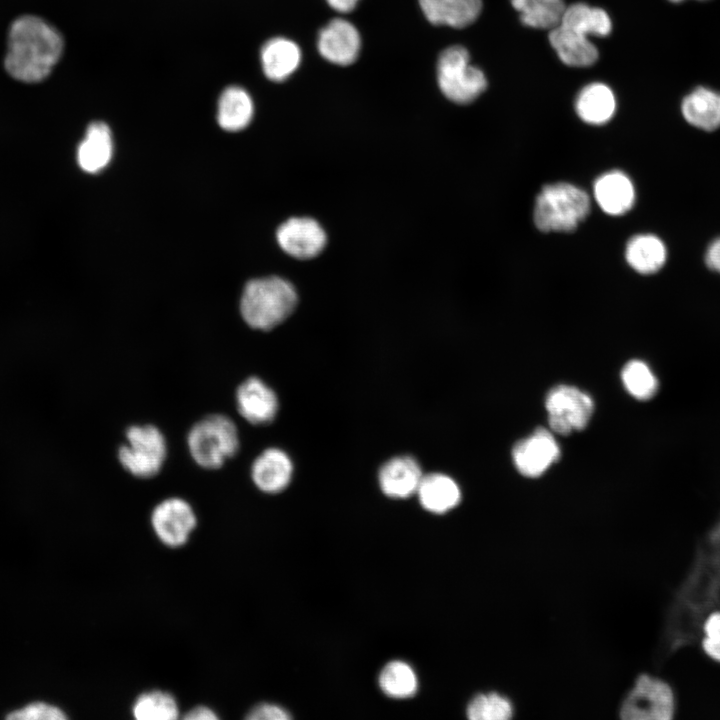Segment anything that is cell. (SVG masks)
<instances>
[{"mask_svg": "<svg viewBox=\"0 0 720 720\" xmlns=\"http://www.w3.org/2000/svg\"><path fill=\"white\" fill-rule=\"evenodd\" d=\"M666 255L664 243L651 234L631 238L625 251L628 264L641 274L657 272L664 265Z\"/></svg>", "mask_w": 720, "mask_h": 720, "instance_id": "cell-25", "label": "cell"}, {"mask_svg": "<svg viewBox=\"0 0 720 720\" xmlns=\"http://www.w3.org/2000/svg\"><path fill=\"white\" fill-rule=\"evenodd\" d=\"M150 521L158 540L170 548L184 546L197 526L193 507L180 497L159 502L151 512Z\"/></svg>", "mask_w": 720, "mask_h": 720, "instance_id": "cell-9", "label": "cell"}, {"mask_svg": "<svg viewBox=\"0 0 720 720\" xmlns=\"http://www.w3.org/2000/svg\"><path fill=\"white\" fill-rule=\"evenodd\" d=\"M466 714L470 720H507L513 715V706L497 692L481 693L468 703Z\"/></svg>", "mask_w": 720, "mask_h": 720, "instance_id": "cell-31", "label": "cell"}, {"mask_svg": "<svg viewBox=\"0 0 720 720\" xmlns=\"http://www.w3.org/2000/svg\"><path fill=\"white\" fill-rule=\"evenodd\" d=\"M277 241L289 255L298 259L317 256L325 247L326 235L311 218H291L277 230Z\"/></svg>", "mask_w": 720, "mask_h": 720, "instance_id": "cell-11", "label": "cell"}, {"mask_svg": "<svg viewBox=\"0 0 720 720\" xmlns=\"http://www.w3.org/2000/svg\"><path fill=\"white\" fill-rule=\"evenodd\" d=\"M239 414L253 425H265L273 421L278 411L275 392L258 377L242 381L235 391Z\"/></svg>", "mask_w": 720, "mask_h": 720, "instance_id": "cell-13", "label": "cell"}, {"mask_svg": "<svg viewBox=\"0 0 720 720\" xmlns=\"http://www.w3.org/2000/svg\"><path fill=\"white\" fill-rule=\"evenodd\" d=\"M521 22L532 28L553 29L566 8L563 0H510Z\"/></svg>", "mask_w": 720, "mask_h": 720, "instance_id": "cell-27", "label": "cell"}, {"mask_svg": "<svg viewBox=\"0 0 720 720\" xmlns=\"http://www.w3.org/2000/svg\"><path fill=\"white\" fill-rule=\"evenodd\" d=\"M125 437L127 442L117 451L121 466L136 478L156 476L167 457V442L161 430L153 424L131 425Z\"/></svg>", "mask_w": 720, "mask_h": 720, "instance_id": "cell-5", "label": "cell"}, {"mask_svg": "<svg viewBox=\"0 0 720 720\" xmlns=\"http://www.w3.org/2000/svg\"><path fill=\"white\" fill-rule=\"evenodd\" d=\"M625 720H669L674 712V697L664 681L642 674L620 706Z\"/></svg>", "mask_w": 720, "mask_h": 720, "instance_id": "cell-7", "label": "cell"}, {"mask_svg": "<svg viewBox=\"0 0 720 720\" xmlns=\"http://www.w3.org/2000/svg\"><path fill=\"white\" fill-rule=\"evenodd\" d=\"M621 378L628 393L637 400H649L657 393V377L641 360L629 361L622 369Z\"/></svg>", "mask_w": 720, "mask_h": 720, "instance_id": "cell-30", "label": "cell"}, {"mask_svg": "<svg viewBox=\"0 0 720 720\" xmlns=\"http://www.w3.org/2000/svg\"><path fill=\"white\" fill-rule=\"evenodd\" d=\"M301 52L289 39L277 37L268 40L261 49V64L266 77L272 81H284L299 66Z\"/></svg>", "mask_w": 720, "mask_h": 720, "instance_id": "cell-20", "label": "cell"}, {"mask_svg": "<svg viewBox=\"0 0 720 720\" xmlns=\"http://www.w3.org/2000/svg\"><path fill=\"white\" fill-rule=\"evenodd\" d=\"M292 470L291 460L286 453L277 448H268L253 461L251 478L259 490L274 494L288 486Z\"/></svg>", "mask_w": 720, "mask_h": 720, "instance_id": "cell-14", "label": "cell"}, {"mask_svg": "<svg viewBox=\"0 0 720 720\" xmlns=\"http://www.w3.org/2000/svg\"><path fill=\"white\" fill-rule=\"evenodd\" d=\"M594 196L605 213L618 216L632 208L635 201V190L627 175L621 171H611L596 180Z\"/></svg>", "mask_w": 720, "mask_h": 720, "instance_id": "cell-15", "label": "cell"}, {"mask_svg": "<svg viewBox=\"0 0 720 720\" xmlns=\"http://www.w3.org/2000/svg\"><path fill=\"white\" fill-rule=\"evenodd\" d=\"M549 42L559 59L568 66H591L599 56L596 46L587 36L561 25L551 29Z\"/></svg>", "mask_w": 720, "mask_h": 720, "instance_id": "cell-18", "label": "cell"}, {"mask_svg": "<svg viewBox=\"0 0 720 720\" xmlns=\"http://www.w3.org/2000/svg\"><path fill=\"white\" fill-rule=\"evenodd\" d=\"M296 304L294 287L280 277L271 276L254 279L246 284L240 301V312L251 328L267 331L283 322Z\"/></svg>", "mask_w": 720, "mask_h": 720, "instance_id": "cell-2", "label": "cell"}, {"mask_svg": "<svg viewBox=\"0 0 720 720\" xmlns=\"http://www.w3.org/2000/svg\"><path fill=\"white\" fill-rule=\"evenodd\" d=\"M416 494L427 511L438 514L453 509L461 499V492L455 481L437 473L423 476Z\"/></svg>", "mask_w": 720, "mask_h": 720, "instance_id": "cell-21", "label": "cell"}, {"mask_svg": "<svg viewBox=\"0 0 720 720\" xmlns=\"http://www.w3.org/2000/svg\"><path fill=\"white\" fill-rule=\"evenodd\" d=\"M361 39L358 30L350 22L337 18L321 29L317 41L319 53L327 61L347 66L359 56Z\"/></svg>", "mask_w": 720, "mask_h": 720, "instance_id": "cell-12", "label": "cell"}, {"mask_svg": "<svg viewBox=\"0 0 720 720\" xmlns=\"http://www.w3.org/2000/svg\"><path fill=\"white\" fill-rule=\"evenodd\" d=\"M248 720H287L291 719L289 712L283 707L273 703H260L255 705L246 715Z\"/></svg>", "mask_w": 720, "mask_h": 720, "instance_id": "cell-34", "label": "cell"}, {"mask_svg": "<svg viewBox=\"0 0 720 720\" xmlns=\"http://www.w3.org/2000/svg\"><path fill=\"white\" fill-rule=\"evenodd\" d=\"M422 477L416 460L402 456L393 458L382 466L379 471V484L387 496L407 498L417 492Z\"/></svg>", "mask_w": 720, "mask_h": 720, "instance_id": "cell-16", "label": "cell"}, {"mask_svg": "<svg viewBox=\"0 0 720 720\" xmlns=\"http://www.w3.org/2000/svg\"><path fill=\"white\" fill-rule=\"evenodd\" d=\"M358 2L359 0H327L329 6L340 13L351 12Z\"/></svg>", "mask_w": 720, "mask_h": 720, "instance_id": "cell-37", "label": "cell"}, {"mask_svg": "<svg viewBox=\"0 0 720 720\" xmlns=\"http://www.w3.org/2000/svg\"><path fill=\"white\" fill-rule=\"evenodd\" d=\"M559 25L585 36L598 37L609 35L612 29V22L606 11L584 3L566 7Z\"/></svg>", "mask_w": 720, "mask_h": 720, "instance_id": "cell-26", "label": "cell"}, {"mask_svg": "<svg viewBox=\"0 0 720 720\" xmlns=\"http://www.w3.org/2000/svg\"><path fill=\"white\" fill-rule=\"evenodd\" d=\"M703 648L707 655L720 661V611L707 617L703 626Z\"/></svg>", "mask_w": 720, "mask_h": 720, "instance_id": "cell-33", "label": "cell"}, {"mask_svg": "<svg viewBox=\"0 0 720 720\" xmlns=\"http://www.w3.org/2000/svg\"><path fill=\"white\" fill-rule=\"evenodd\" d=\"M545 405L550 428L561 435L584 429L594 407L588 394L568 385L554 387L548 393Z\"/></svg>", "mask_w": 720, "mask_h": 720, "instance_id": "cell-8", "label": "cell"}, {"mask_svg": "<svg viewBox=\"0 0 720 720\" xmlns=\"http://www.w3.org/2000/svg\"><path fill=\"white\" fill-rule=\"evenodd\" d=\"M137 720H175L180 715L176 698L167 691L150 690L140 694L132 704Z\"/></svg>", "mask_w": 720, "mask_h": 720, "instance_id": "cell-28", "label": "cell"}, {"mask_svg": "<svg viewBox=\"0 0 720 720\" xmlns=\"http://www.w3.org/2000/svg\"><path fill=\"white\" fill-rule=\"evenodd\" d=\"M590 199L585 191L568 184L555 183L542 188L534 208V223L544 232H569L588 215Z\"/></svg>", "mask_w": 720, "mask_h": 720, "instance_id": "cell-4", "label": "cell"}, {"mask_svg": "<svg viewBox=\"0 0 720 720\" xmlns=\"http://www.w3.org/2000/svg\"><path fill=\"white\" fill-rule=\"evenodd\" d=\"M6 717L15 720H63L68 718L63 708L42 700L31 701L10 710Z\"/></svg>", "mask_w": 720, "mask_h": 720, "instance_id": "cell-32", "label": "cell"}, {"mask_svg": "<svg viewBox=\"0 0 720 720\" xmlns=\"http://www.w3.org/2000/svg\"><path fill=\"white\" fill-rule=\"evenodd\" d=\"M253 110L247 91L237 86L228 87L218 102V123L224 130L239 131L250 123Z\"/></svg>", "mask_w": 720, "mask_h": 720, "instance_id": "cell-24", "label": "cell"}, {"mask_svg": "<svg viewBox=\"0 0 720 720\" xmlns=\"http://www.w3.org/2000/svg\"><path fill=\"white\" fill-rule=\"evenodd\" d=\"M185 720H218L219 716L210 707L198 705L188 710L184 715Z\"/></svg>", "mask_w": 720, "mask_h": 720, "instance_id": "cell-35", "label": "cell"}, {"mask_svg": "<svg viewBox=\"0 0 720 720\" xmlns=\"http://www.w3.org/2000/svg\"><path fill=\"white\" fill-rule=\"evenodd\" d=\"M427 20L434 25L464 28L472 24L482 8L481 0H419Z\"/></svg>", "mask_w": 720, "mask_h": 720, "instance_id": "cell-17", "label": "cell"}, {"mask_svg": "<svg viewBox=\"0 0 720 720\" xmlns=\"http://www.w3.org/2000/svg\"><path fill=\"white\" fill-rule=\"evenodd\" d=\"M63 48V38L54 26L38 16L23 15L9 28L4 67L18 81L40 82L51 73Z\"/></svg>", "mask_w": 720, "mask_h": 720, "instance_id": "cell-1", "label": "cell"}, {"mask_svg": "<svg viewBox=\"0 0 720 720\" xmlns=\"http://www.w3.org/2000/svg\"><path fill=\"white\" fill-rule=\"evenodd\" d=\"M682 114L691 125L712 131L720 126V94L707 88H697L682 102Z\"/></svg>", "mask_w": 720, "mask_h": 720, "instance_id": "cell-23", "label": "cell"}, {"mask_svg": "<svg viewBox=\"0 0 720 720\" xmlns=\"http://www.w3.org/2000/svg\"><path fill=\"white\" fill-rule=\"evenodd\" d=\"M113 152L112 135L104 122H93L78 146L77 161L88 173H97L107 166Z\"/></svg>", "mask_w": 720, "mask_h": 720, "instance_id": "cell-19", "label": "cell"}, {"mask_svg": "<svg viewBox=\"0 0 720 720\" xmlns=\"http://www.w3.org/2000/svg\"><path fill=\"white\" fill-rule=\"evenodd\" d=\"M705 259L710 269L720 273V238L709 246Z\"/></svg>", "mask_w": 720, "mask_h": 720, "instance_id": "cell-36", "label": "cell"}, {"mask_svg": "<svg viewBox=\"0 0 720 720\" xmlns=\"http://www.w3.org/2000/svg\"><path fill=\"white\" fill-rule=\"evenodd\" d=\"M378 683L384 694L398 699L413 696L418 688L414 669L401 660L387 663L379 674Z\"/></svg>", "mask_w": 720, "mask_h": 720, "instance_id": "cell-29", "label": "cell"}, {"mask_svg": "<svg viewBox=\"0 0 720 720\" xmlns=\"http://www.w3.org/2000/svg\"><path fill=\"white\" fill-rule=\"evenodd\" d=\"M437 81L443 95L458 104L474 101L487 88L484 73L470 64V55L462 46L443 50L437 63Z\"/></svg>", "mask_w": 720, "mask_h": 720, "instance_id": "cell-6", "label": "cell"}, {"mask_svg": "<svg viewBox=\"0 0 720 720\" xmlns=\"http://www.w3.org/2000/svg\"><path fill=\"white\" fill-rule=\"evenodd\" d=\"M187 447L198 466L208 470L219 469L239 451L237 426L227 415H206L188 431Z\"/></svg>", "mask_w": 720, "mask_h": 720, "instance_id": "cell-3", "label": "cell"}, {"mask_svg": "<svg viewBox=\"0 0 720 720\" xmlns=\"http://www.w3.org/2000/svg\"><path fill=\"white\" fill-rule=\"evenodd\" d=\"M512 454L517 470L526 477L535 478L559 459L560 449L548 430L537 428L514 446Z\"/></svg>", "mask_w": 720, "mask_h": 720, "instance_id": "cell-10", "label": "cell"}, {"mask_svg": "<svg viewBox=\"0 0 720 720\" xmlns=\"http://www.w3.org/2000/svg\"><path fill=\"white\" fill-rule=\"evenodd\" d=\"M575 109L584 122L601 125L608 122L615 113V96L607 85L591 83L579 92Z\"/></svg>", "mask_w": 720, "mask_h": 720, "instance_id": "cell-22", "label": "cell"}, {"mask_svg": "<svg viewBox=\"0 0 720 720\" xmlns=\"http://www.w3.org/2000/svg\"><path fill=\"white\" fill-rule=\"evenodd\" d=\"M669 1H672V2H681V1H683V0H669Z\"/></svg>", "mask_w": 720, "mask_h": 720, "instance_id": "cell-38", "label": "cell"}]
</instances>
